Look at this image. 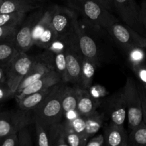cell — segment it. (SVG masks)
I'll use <instances>...</instances> for the list:
<instances>
[{
	"label": "cell",
	"mask_w": 146,
	"mask_h": 146,
	"mask_svg": "<svg viewBox=\"0 0 146 146\" xmlns=\"http://www.w3.org/2000/svg\"><path fill=\"white\" fill-rule=\"evenodd\" d=\"M103 30L104 29L90 24L81 17H78L75 26V32L83 55L92 60L97 66L108 61L111 57L108 44L105 43L101 34Z\"/></svg>",
	"instance_id": "1"
},
{
	"label": "cell",
	"mask_w": 146,
	"mask_h": 146,
	"mask_svg": "<svg viewBox=\"0 0 146 146\" xmlns=\"http://www.w3.org/2000/svg\"><path fill=\"white\" fill-rule=\"evenodd\" d=\"M66 86V83L60 82L52 87L46 98L32 111L34 123H38L48 128L62 121L64 116L62 96Z\"/></svg>",
	"instance_id": "2"
},
{
	"label": "cell",
	"mask_w": 146,
	"mask_h": 146,
	"mask_svg": "<svg viewBox=\"0 0 146 146\" xmlns=\"http://www.w3.org/2000/svg\"><path fill=\"white\" fill-rule=\"evenodd\" d=\"M67 6L94 26L106 30L118 20L97 0H65Z\"/></svg>",
	"instance_id": "3"
},
{
	"label": "cell",
	"mask_w": 146,
	"mask_h": 146,
	"mask_svg": "<svg viewBox=\"0 0 146 146\" xmlns=\"http://www.w3.org/2000/svg\"><path fill=\"white\" fill-rule=\"evenodd\" d=\"M66 61L68 83L79 86L84 55L80 48L76 34L74 31L66 36Z\"/></svg>",
	"instance_id": "4"
},
{
	"label": "cell",
	"mask_w": 146,
	"mask_h": 146,
	"mask_svg": "<svg viewBox=\"0 0 146 146\" xmlns=\"http://www.w3.org/2000/svg\"><path fill=\"white\" fill-rule=\"evenodd\" d=\"M106 31L125 52L135 47L146 48L145 37L127 24L118 21L108 27Z\"/></svg>",
	"instance_id": "5"
},
{
	"label": "cell",
	"mask_w": 146,
	"mask_h": 146,
	"mask_svg": "<svg viewBox=\"0 0 146 146\" xmlns=\"http://www.w3.org/2000/svg\"><path fill=\"white\" fill-rule=\"evenodd\" d=\"M123 88L127 106L128 126L132 130L143 121L142 101L138 85L132 78H127Z\"/></svg>",
	"instance_id": "6"
},
{
	"label": "cell",
	"mask_w": 146,
	"mask_h": 146,
	"mask_svg": "<svg viewBox=\"0 0 146 146\" xmlns=\"http://www.w3.org/2000/svg\"><path fill=\"white\" fill-rule=\"evenodd\" d=\"M36 56L19 52L6 66V83L15 94L21 81L28 73Z\"/></svg>",
	"instance_id": "7"
},
{
	"label": "cell",
	"mask_w": 146,
	"mask_h": 146,
	"mask_svg": "<svg viewBox=\"0 0 146 146\" xmlns=\"http://www.w3.org/2000/svg\"><path fill=\"white\" fill-rule=\"evenodd\" d=\"M51 22L58 37L66 36L75 30L78 14L71 8L54 5L50 7Z\"/></svg>",
	"instance_id": "8"
},
{
	"label": "cell",
	"mask_w": 146,
	"mask_h": 146,
	"mask_svg": "<svg viewBox=\"0 0 146 146\" xmlns=\"http://www.w3.org/2000/svg\"><path fill=\"white\" fill-rule=\"evenodd\" d=\"M34 123L31 111L17 110L0 112V138L14 133Z\"/></svg>",
	"instance_id": "9"
},
{
	"label": "cell",
	"mask_w": 146,
	"mask_h": 146,
	"mask_svg": "<svg viewBox=\"0 0 146 146\" xmlns=\"http://www.w3.org/2000/svg\"><path fill=\"white\" fill-rule=\"evenodd\" d=\"M44 11L45 10L40 8L35 10L18 27L14 36V43L19 52H27L34 45L32 40L34 28Z\"/></svg>",
	"instance_id": "10"
},
{
	"label": "cell",
	"mask_w": 146,
	"mask_h": 146,
	"mask_svg": "<svg viewBox=\"0 0 146 146\" xmlns=\"http://www.w3.org/2000/svg\"><path fill=\"white\" fill-rule=\"evenodd\" d=\"M112 1L113 8L117 11L122 21L145 36L146 31L140 19V7H138L135 0Z\"/></svg>",
	"instance_id": "11"
},
{
	"label": "cell",
	"mask_w": 146,
	"mask_h": 146,
	"mask_svg": "<svg viewBox=\"0 0 146 146\" xmlns=\"http://www.w3.org/2000/svg\"><path fill=\"white\" fill-rule=\"evenodd\" d=\"M58 37L51 22V10L47 8L34 28L33 44L46 49Z\"/></svg>",
	"instance_id": "12"
},
{
	"label": "cell",
	"mask_w": 146,
	"mask_h": 146,
	"mask_svg": "<svg viewBox=\"0 0 146 146\" xmlns=\"http://www.w3.org/2000/svg\"><path fill=\"white\" fill-rule=\"evenodd\" d=\"M104 110L111 122L118 125H124L127 117V106L123 88L105 100Z\"/></svg>",
	"instance_id": "13"
},
{
	"label": "cell",
	"mask_w": 146,
	"mask_h": 146,
	"mask_svg": "<svg viewBox=\"0 0 146 146\" xmlns=\"http://www.w3.org/2000/svg\"><path fill=\"white\" fill-rule=\"evenodd\" d=\"M60 82H63L60 76L58 75L56 71L52 70L48 74L44 75V76L40 78L39 79L36 80L34 83L26 87L21 92L16 94L15 98L17 101H18V100L22 98L23 97L33 94V93L51 88Z\"/></svg>",
	"instance_id": "14"
},
{
	"label": "cell",
	"mask_w": 146,
	"mask_h": 146,
	"mask_svg": "<svg viewBox=\"0 0 146 146\" xmlns=\"http://www.w3.org/2000/svg\"><path fill=\"white\" fill-rule=\"evenodd\" d=\"M51 71H52V70L48 66L45 60L41 56V55L36 56L35 60L31 65L30 69L29 70L28 73L26 74V76L24 77L22 81L19 85L18 88L15 92V95L21 92L24 88L34 83L36 80L39 79L40 78L44 76V75L48 74Z\"/></svg>",
	"instance_id": "15"
},
{
	"label": "cell",
	"mask_w": 146,
	"mask_h": 146,
	"mask_svg": "<svg viewBox=\"0 0 146 146\" xmlns=\"http://www.w3.org/2000/svg\"><path fill=\"white\" fill-rule=\"evenodd\" d=\"M105 145L109 146H128V136L123 125L111 122L104 130Z\"/></svg>",
	"instance_id": "16"
},
{
	"label": "cell",
	"mask_w": 146,
	"mask_h": 146,
	"mask_svg": "<svg viewBox=\"0 0 146 146\" xmlns=\"http://www.w3.org/2000/svg\"><path fill=\"white\" fill-rule=\"evenodd\" d=\"M40 3L36 0H3L0 7V14L14 12L27 14L39 9Z\"/></svg>",
	"instance_id": "17"
},
{
	"label": "cell",
	"mask_w": 146,
	"mask_h": 146,
	"mask_svg": "<svg viewBox=\"0 0 146 146\" xmlns=\"http://www.w3.org/2000/svg\"><path fill=\"white\" fill-rule=\"evenodd\" d=\"M98 104V101L89 94L88 90L79 88L76 110L81 116L86 117L95 112Z\"/></svg>",
	"instance_id": "18"
},
{
	"label": "cell",
	"mask_w": 146,
	"mask_h": 146,
	"mask_svg": "<svg viewBox=\"0 0 146 146\" xmlns=\"http://www.w3.org/2000/svg\"><path fill=\"white\" fill-rule=\"evenodd\" d=\"M52 87L48 89L43 90L38 92L27 95L23 97L21 99L18 100L17 104L20 109L27 111H32L34 108H36L51 92Z\"/></svg>",
	"instance_id": "19"
},
{
	"label": "cell",
	"mask_w": 146,
	"mask_h": 146,
	"mask_svg": "<svg viewBox=\"0 0 146 146\" xmlns=\"http://www.w3.org/2000/svg\"><path fill=\"white\" fill-rule=\"evenodd\" d=\"M79 88V86L74 85V86H66L62 96V108L64 115L76 111Z\"/></svg>",
	"instance_id": "20"
},
{
	"label": "cell",
	"mask_w": 146,
	"mask_h": 146,
	"mask_svg": "<svg viewBox=\"0 0 146 146\" xmlns=\"http://www.w3.org/2000/svg\"><path fill=\"white\" fill-rule=\"evenodd\" d=\"M97 65L88 58L84 56L82 62V68H81V79L78 86L83 89L88 90L91 87L94 79V74L96 70Z\"/></svg>",
	"instance_id": "21"
},
{
	"label": "cell",
	"mask_w": 146,
	"mask_h": 146,
	"mask_svg": "<svg viewBox=\"0 0 146 146\" xmlns=\"http://www.w3.org/2000/svg\"><path fill=\"white\" fill-rule=\"evenodd\" d=\"M51 146H68L64 122L54 123L48 127Z\"/></svg>",
	"instance_id": "22"
},
{
	"label": "cell",
	"mask_w": 146,
	"mask_h": 146,
	"mask_svg": "<svg viewBox=\"0 0 146 146\" xmlns=\"http://www.w3.org/2000/svg\"><path fill=\"white\" fill-rule=\"evenodd\" d=\"M104 113H101L96 111L91 115L85 118L86 132L85 135L87 138L95 135L99 131L104 123Z\"/></svg>",
	"instance_id": "23"
},
{
	"label": "cell",
	"mask_w": 146,
	"mask_h": 146,
	"mask_svg": "<svg viewBox=\"0 0 146 146\" xmlns=\"http://www.w3.org/2000/svg\"><path fill=\"white\" fill-rule=\"evenodd\" d=\"M19 52L14 39L0 41V66H6Z\"/></svg>",
	"instance_id": "24"
},
{
	"label": "cell",
	"mask_w": 146,
	"mask_h": 146,
	"mask_svg": "<svg viewBox=\"0 0 146 146\" xmlns=\"http://www.w3.org/2000/svg\"><path fill=\"white\" fill-rule=\"evenodd\" d=\"M128 145H146V123L143 121L131 130L128 136Z\"/></svg>",
	"instance_id": "25"
},
{
	"label": "cell",
	"mask_w": 146,
	"mask_h": 146,
	"mask_svg": "<svg viewBox=\"0 0 146 146\" xmlns=\"http://www.w3.org/2000/svg\"><path fill=\"white\" fill-rule=\"evenodd\" d=\"M24 13H3L0 14V26L8 27H18L24 20Z\"/></svg>",
	"instance_id": "26"
},
{
	"label": "cell",
	"mask_w": 146,
	"mask_h": 146,
	"mask_svg": "<svg viewBox=\"0 0 146 146\" xmlns=\"http://www.w3.org/2000/svg\"><path fill=\"white\" fill-rule=\"evenodd\" d=\"M64 123L66 126V141L68 145L69 146H86L88 139L76 132L67 120L64 121Z\"/></svg>",
	"instance_id": "27"
},
{
	"label": "cell",
	"mask_w": 146,
	"mask_h": 146,
	"mask_svg": "<svg viewBox=\"0 0 146 146\" xmlns=\"http://www.w3.org/2000/svg\"><path fill=\"white\" fill-rule=\"evenodd\" d=\"M144 49L145 48L141 47H135L127 51L128 61H130L132 66L143 64L145 58V53Z\"/></svg>",
	"instance_id": "28"
},
{
	"label": "cell",
	"mask_w": 146,
	"mask_h": 146,
	"mask_svg": "<svg viewBox=\"0 0 146 146\" xmlns=\"http://www.w3.org/2000/svg\"><path fill=\"white\" fill-rule=\"evenodd\" d=\"M36 133V141L38 146H51L48 128L38 123H34Z\"/></svg>",
	"instance_id": "29"
},
{
	"label": "cell",
	"mask_w": 146,
	"mask_h": 146,
	"mask_svg": "<svg viewBox=\"0 0 146 146\" xmlns=\"http://www.w3.org/2000/svg\"><path fill=\"white\" fill-rule=\"evenodd\" d=\"M67 121H68L70 125L72 126V128H74V130L76 131V132L81 134V135L84 136L85 138H86L85 135L86 121L84 117L81 116L80 115H78V116L75 117V118H73V119L71 120L67 119ZM87 139H88V138H87Z\"/></svg>",
	"instance_id": "30"
},
{
	"label": "cell",
	"mask_w": 146,
	"mask_h": 146,
	"mask_svg": "<svg viewBox=\"0 0 146 146\" xmlns=\"http://www.w3.org/2000/svg\"><path fill=\"white\" fill-rule=\"evenodd\" d=\"M27 127L28 126L22 128L18 132V146H31L33 145L31 133Z\"/></svg>",
	"instance_id": "31"
},
{
	"label": "cell",
	"mask_w": 146,
	"mask_h": 146,
	"mask_svg": "<svg viewBox=\"0 0 146 146\" xmlns=\"http://www.w3.org/2000/svg\"><path fill=\"white\" fill-rule=\"evenodd\" d=\"M17 28L0 26V41L14 39Z\"/></svg>",
	"instance_id": "32"
},
{
	"label": "cell",
	"mask_w": 146,
	"mask_h": 146,
	"mask_svg": "<svg viewBox=\"0 0 146 146\" xmlns=\"http://www.w3.org/2000/svg\"><path fill=\"white\" fill-rule=\"evenodd\" d=\"M132 68L141 82V85L146 88V66L142 64L132 66Z\"/></svg>",
	"instance_id": "33"
},
{
	"label": "cell",
	"mask_w": 146,
	"mask_h": 146,
	"mask_svg": "<svg viewBox=\"0 0 146 146\" xmlns=\"http://www.w3.org/2000/svg\"><path fill=\"white\" fill-rule=\"evenodd\" d=\"M14 96H15V94L9 87L6 81L0 84V102H4Z\"/></svg>",
	"instance_id": "34"
},
{
	"label": "cell",
	"mask_w": 146,
	"mask_h": 146,
	"mask_svg": "<svg viewBox=\"0 0 146 146\" xmlns=\"http://www.w3.org/2000/svg\"><path fill=\"white\" fill-rule=\"evenodd\" d=\"M18 133H14L0 138V146H18Z\"/></svg>",
	"instance_id": "35"
},
{
	"label": "cell",
	"mask_w": 146,
	"mask_h": 146,
	"mask_svg": "<svg viewBox=\"0 0 146 146\" xmlns=\"http://www.w3.org/2000/svg\"><path fill=\"white\" fill-rule=\"evenodd\" d=\"M104 145H105L104 135L102 134H98L88 138L86 146H102Z\"/></svg>",
	"instance_id": "36"
},
{
	"label": "cell",
	"mask_w": 146,
	"mask_h": 146,
	"mask_svg": "<svg viewBox=\"0 0 146 146\" xmlns=\"http://www.w3.org/2000/svg\"><path fill=\"white\" fill-rule=\"evenodd\" d=\"M138 86L140 94H141V101H142L143 121L146 123V88L142 85H138Z\"/></svg>",
	"instance_id": "37"
},
{
	"label": "cell",
	"mask_w": 146,
	"mask_h": 146,
	"mask_svg": "<svg viewBox=\"0 0 146 146\" xmlns=\"http://www.w3.org/2000/svg\"><path fill=\"white\" fill-rule=\"evenodd\" d=\"M140 19L146 31V1H143L140 7Z\"/></svg>",
	"instance_id": "38"
},
{
	"label": "cell",
	"mask_w": 146,
	"mask_h": 146,
	"mask_svg": "<svg viewBox=\"0 0 146 146\" xmlns=\"http://www.w3.org/2000/svg\"><path fill=\"white\" fill-rule=\"evenodd\" d=\"M97 1L101 2L109 11H111L113 9V4L112 0H97Z\"/></svg>",
	"instance_id": "39"
},
{
	"label": "cell",
	"mask_w": 146,
	"mask_h": 146,
	"mask_svg": "<svg viewBox=\"0 0 146 146\" xmlns=\"http://www.w3.org/2000/svg\"><path fill=\"white\" fill-rule=\"evenodd\" d=\"M6 81V66H0V84Z\"/></svg>",
	"instance_id": "40"
},
{
	"label": "cell",
	"mask_w": 146,
	"mask_h": 146,
	"mask_svg": "<svg viewBox=\"0 0 146 146\" xmlns=\"http://www.w3.org/2000/svg\"><path fill=\"white\" fill-rule=\"evenodd\" d=\"M36 1H40V2H44V1H46V0H36Z\"/></svg>",
	"instance_id": "41"
},
{
	"label": "cell",
	"mask_w": 146,
	"mask_h": 146,
	"mask_svg": "<svg viewBox=\"0 0 146 146\" xmlns=\"http://www.w3.org/2000/svg\"><path fill=\"white\" fill-rule=\"evenodd\" d=\"M2 2H3V0H0V7H1V4H2Z\"/></svg>",
	"instance_id": "42"
},
{
	"label": "cell",
	"mask_w": 146,
	"mask_h": 146,
	"mask_svg": "<svg viewBox=\"0 0 146 146\" xmlns=\"http://www.w3.org/2000/svg\"><path fill=\"white\" fill-rule=\"evenodd\" d=\"M145 1H146V0H145Z\"/></svg>",
	"instance_id": "43"
}]
</instances>
